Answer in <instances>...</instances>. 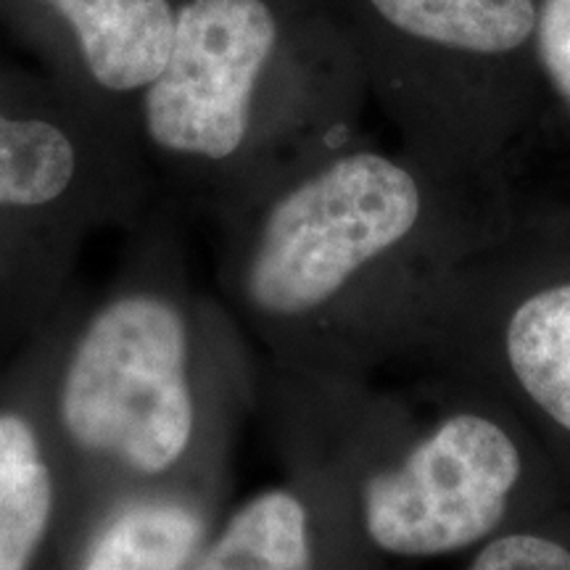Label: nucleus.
I'll list each match as a JSON object with an SVG mask.
<instances>
[{"label": "nucleus", "instance_id": "nucleus-10", "mask_svg": "<svg viewBox=\"0 0 570 570\" xmlns=\"http://www.w3.org/2000/svg\"><path fill=\"white\" fill-rule=\"evenodd\" d=\"M204 537L202 515L175 499H140L109 520L82 570H185Z\"/></svg>", "mask_w": 570, "mask_h": 570}, {"label": "nucleus", "instance_id": "nucleus-8", "mask_svg": "<svg viewBox=\"0 0 570 570\" xmlns=\"http://www.w3.org/2000/svg\"><path fill=\"white\" fill-rule=\"evenodd\" d=\"M53 475L32 425L0 415V570H27L53 515Z\"/></svg>", "mask_w": 570, "mask_h": 570}, {"label": "nucleus", "instance_id": "nucleus-3", "mask_svg": "<svg viewBox=\"0 0 570 570\" xmlns=\"http://www.w3.org/2000/svg\"><path fill=\"white\" fill-rule=\"evenodd\" d=\"M523 460L494 420L462 412L428 433L362 494L367 537L404 558L458 552L502 523Z\"/></svg>", "mask_w": 570, "mask_h": 570}, {"label": "nucleus", "instance_id": "nucleus-2", "mask_svg": "<svg viewBox=\"0 0 570 570\" xmlns=\"http://www.w3.org/2000/svg\"><path fill=\"white\" fill-rule=\"evenodd\" d=\"M423 198L402 164L352 154L306 177L269 209L244 288L259 315L298 320L323 309L417 225Z\"/></svg>", "mask_w": 570, "mask_h": 570}, {"label": "nucleus", "instance_id": "nucleus-13", "mask_svg": "<svg viewBox=\"0 0 570 570\" xmlns=\"http://www.w3.org/2000/svg\"><path fill=\"white\" fill-rule=\"evenodd\" d=\"M537 32L547 75L570 101V0H544L539 9Z\"/></svg>", "mask_w": 570, "mask_h": 570}, {"label": "nucleus", "instance_id": "nucleus-7", "mask_svg": "<svg viewBox=\"0 0 570 570\" xmlns=\"http://www.w3.org/2000/svg\"><path fill=\"white\" fill-rule=\"evenodd\" d=\"M504 352L525 396L570 433V283L547 285L515 306Z\"/></svg>", "mask_w": 570, "mask_h": 570}, {"label": "nucleus", "instance_id": "nucleus-6", "mask_svg": "<svg viewBox=\"0 0 570 570\" xmlns=\"http://www.w3.org/2000/svg\"><path fill=\"white\" fill-rule=\"evenodd\" d=\"M407 38L475 56L515 51L537 32V0H370Z\"/></svg>", "mask_w": 570, "mask_h": 570}, {"label": "nucleus", "instance_id": "nucleus-11", "mask_svg": "<svg viewBox=\"0 0 570 570\" xmlns=\"http://www.w3.org/2000/svg\"><path fill=\"white\" fill-rule=\"evenodd\" d=\"M75 169V146L59 127L0 114V206L51 204L69 188Z\"/></svg>", "mask_w": 570, "mask_h": 570}, {"label": "nucleus", "instance_id": "nucleus-12", "mask_svg": "<svg viewBox=\"0 0 570 570\" xmlns=\"http://www.w3.org/2000/svg\"><path fill=\"white\" fill-rule=\"evenodd\" d=\"M470 570H570V550L539 533H508L489 541Z\"/></svg>", "mask_w": 570, "mask_h": 570}, {"label": "nucleus", "instance_id": "nucleus-5", "mask_svg": "<svg viewBox=\"0 0 570 570\" xmlns=\"http://www.w3.org/2000/svg\"><path fill=\"white\" fill-rule=\"evenodd\" d=\"M69 21L90 75L125 92L151 85L167 63L175 13L167 0H46Z\"/></svg>", "mask_w": 570, "mask_h": 570}, {"label": "nucleus", "instance_id": "nucleus-1", "mask_svg": "<svg viewBox=\"0 0 570 570\" xmlns=\"http://www.w3.org/2000/svg\"><path fill=\"white\" fill-rule=\"evenodd\" d=\"M59 412L82 452L140 475L173 470L196 428L188 327L177 306L146 291L106 304L71 352Z\"/></svg>", "mask_w": 570, "mask_h": 570}, {"label": "nucleus", "instance_id": "nucleus-4", "mask_svg": "<svg viewBox=\"0 0 570 570\" xmlns=\"http://www.w3.org/2000/svg\"><path fill=\"white\" fill-rule=\"evenodd\" d=\"M275 40L265 0H190L175 17L167 63L146 92L156 146L212 161L238 151Z\"/></svg>", "mask_w": 570, "mask_h": 570}, {"label": "nucleus", "instance_id": "nucleus-9", "mask_svg": "<svg viewBox=\"0 0 570 570\" xmlns=\"http://www.w3.org/2000/svg\"><path fill=\"white\" fill-rule=\"evenodd\" d=\"M309 515L291 491L256 494L198 558L194 570H309Z\"/></svg>", "mask_w": 570, "mask_h": 570}]
</instances>
